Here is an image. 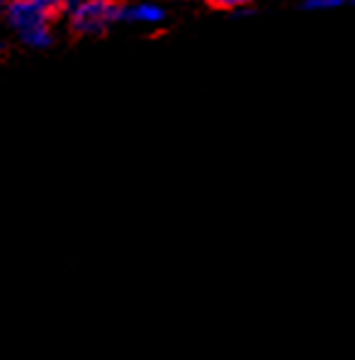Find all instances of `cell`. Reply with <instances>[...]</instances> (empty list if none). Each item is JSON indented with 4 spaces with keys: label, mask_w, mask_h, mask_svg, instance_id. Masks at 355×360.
Segmentation results:
<instances>
[{
    "label": "cell",
    "mask_w": 355,
    "mask_h": 360,
    "mask_svg": "<svg viewBox=\"0 0 355 360\" xmlns=\"http://www.w3.org/2000/svg\"><path fill=\"white\" fill-rule=\"evenodd\" d=\"M176 3H200V0H176Z\"/></svg>",
    "instance_id": "6"
},
{
    "label": "cell",
    "mask_w": 355,
    "mask_h": 360,
    "mask_svg": "<svg viewBox=\"0 0 355 360\" xmlns=\"http://www.w3.org/2000/svg\"><path fill=\"white\" fill-rule=\"evenodd\" d=\"M209 3L219 10H226V13H243L251 8L253 0H209Z\"/></svg>",
    "instance_id": "5"
},
{
    "label": "cell",
    "mask_w": 355,
    "mask_h": 360,
    "mask_svg": "<svg viewBox=\"0 0 355 360\" xmlns=\"http://www.w3.org/2000/svg\"><path fill=\"white\" fill-rule=\"evenodd\" d=\"M73 5V0H8L5 20L27 49H49L54 44L51 20Z\"/></svg>",
    "instance_id": "1"
},
{
    "label": "cell",
    "mask_w": 355,
    "mask_h": 360,
    "mask_svg": "<svg viewBox=\"0 0 355 360\" xmlns=\"http://www.w3.org/2000/svg\"><path fill=\"white\" fill-rule=\"evenodd\" d=\"M353 3H355V0H353Z\"/></svg>",
    "instance_id": "7"
},
{
    "label": "cell",
    "mask_w": 355,
    "mask_h": 360,
    "mask_svg": "<svg viewBox=\"0 0 355 360\" xmlns=\"http://www.w3.org/2000/svg\"><path fill=\"white\" fill-rule=\"evenodd\" d=\"M343 3H346V0H304V5H302V8L311 10V13H328V10L341 8Z\"/></svg>",
    "instance_id": "4"
},
{
    "label": "cell",
    "mask_w": 355,
    "mask_h": 360,
    "mask_svg": "<svg viewBox=\"0 0 355 360\" xmlns=\"http://www.w3.org/2000/svg\"><path fill=\"white\" fill-rule=\"evenodd\" d=\"M122 22L136 27H158L166 22V8L158 0H134L129 5H122Z\"/></svg>",
    "instance_id": "3"
},
{
    "label": "cell",
    "mask_w": 355,
    "mask_h": 360,
    "mask_svg": "<svg viewBox=\"0 0 355 360\" xmlns=\"http://www.w3.org/2000/svg\"><path fill=\"white\" fill-rule=\"evenodd\" d=\"M122 22V5L115 0H78L71 8V30L83 37H95Z\"/></svg>",
    "instance_id": "2"
}]
</instances>
